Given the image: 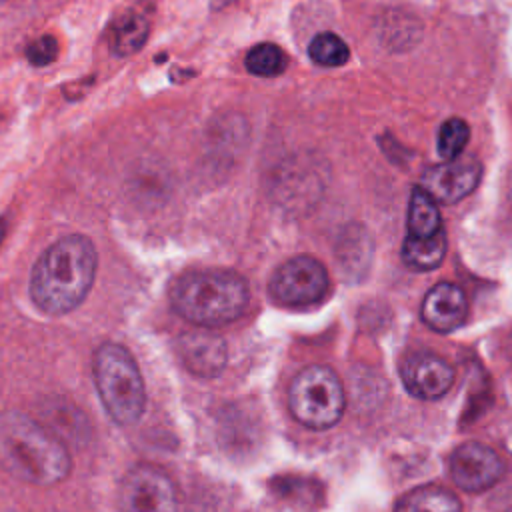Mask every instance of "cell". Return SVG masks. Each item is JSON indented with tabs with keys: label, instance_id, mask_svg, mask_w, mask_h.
I'll return each mask as SVG.
<instances>
[{
	"label": "cell",
	"instance_id": "obj_1",
	"mask_svg": "<svg viewBox=\"0 0 512 512\" xmlns=\"http://www.w3.org/2000/svg\"><path fill=\"white\" fill-rule=\"evenodd\" d=\"M98 268L94 244L68 234L48 246L30 274V298L46 314H68L88 296Z\"/></svg>",
	"mask_w": 512,
	"mask_h": 512
},
{
	"label": "cell",
	"instance_id": "obj_2",
	"mask_svg": "<svg viewBox=\"0 0 512 512\" xmlns=\"http://www.w3.org/2000/svg\"><path fill=\"white\" fill-rule=\"evenodd\" d=\"M0 464L14 478L36 486H54L72 468L60 438L16 410L0 414Z\"/></svg>",
	"mask_w": 512,
	"mask_h": 512
},
{
	"label": "cell",
	"instance_id": "obj_3",
	"mask_svg": "<svg viewBox=\"0 0 512 512\" xmlns=\"http://www.w3.org/2000/svg\"><path fill=\"white\" fill-rule=\"evenodd\" d=\"M248 298L246 280L232 270L220 268L186 272L172 286L174 310L190 324L202 328L236 320L244 312Z\"/></svg>",
	"mask_w": 512,
	"mask_h": 512
},
{
	"label": "cell",
	"instance_id": "obj_4",
	"mask_svg": "<svg viewBox=\"0 0 512 512\" xmlns=\"http://www.w3.org/2000/svg\"><path fill=\"white\" fill-rule=\"evenodd\" d=\"M94 384L108 416L122 426L136 424L146 406V390L134 356L116 342L94 352Z\"/></svg>",
	"mask_w": 512,
	"mask_h": 512
},
{
	"label": "cell",
	"instance_id": "obj_5",
	"mask_svg": "<svg viewBox=\"0 0 512 512\" xmlns=\"http://www.w3.org/2000/svg\"><path fill=\"white\" fill-rule=\"evenodd\" d=\"M288 404L294 418L314 430L334 426L344 412V390L326 366H308L290 384Z\"/></svg>",
	"mask_w": 512,
	"mask_h": 512
},
{
	"label": "cell",
	"instance_id": "obj_6",
	"mask_svg": "<svg viewBox=\"0 0 512 512\" xmlns=\"http://www.w3.org/2000/svg\"><path fill=\"white\" fill-rule=\"evenodd\" d=\"M122 512H178L172 478L154 464L132 466L120 484Z\"/></svg>",
	"mask_w": 512,
	"mask_h": 512
},
{
	"label": "cell",
	"instance_id": "obj_7",
	"mask_svg": "<svg viewBox=\"0 0 512 512\" xmlns=\"http://www.w3.org/2000/svg\"><path fill=\"white\" fill-rule=\"evenodd\" d=\"M328 290V272L312 256H296L284 262L270 280V294L284 306H308Z\"/></svg>",
	"mask_w": 512,
	"mask_h": 512
},
{
	"label": "cell",
	"instance_id": "obj_8",
	"mask_svg": "<svg viewBox=\"0 0 512 512\" xmlns=\"http://www.w3.org/2000/svg\"><path fill=\"white\" fill-rule=\"evenodd\" d=\"M480 176L482 166L476 158L456 156L426 168L420 178V188L436 202L452 204L468 196L478 186Z\"/></svg>",
	"mask_w": 512,
	"mask_h": 512
},
{
	"label": "cell",
	"instance_id": "obj_9",
	"mask_svg": "<svg viewBox=\"0 0 512 512\" xmlns=\"http://www.w3.org/2000/svg\"><path fill=\"white\" fill-rule=\"evenodd\" d=\"M504 472L500 456L480 444H460L450 456V476L454 484L466 492H482L496 484Z\"/></svg>",
	"mask_w": 512,
	"mask_h": 512
},
{
	"label": "cell",
	"instance_id": "obj_10",
	"mask_svg": "<svg viewBox=\"0 0 512 512\" xmlns=\"http://www.w3.org/2000/svg\"><path fill=\"white\" fill-rule=\"evenodd\" d=\"M400 378L412 396L422 400H436L444 396L454 384V370L436 354L412 352L400 362Z\"/></svg>",
	"mask_w": 512,
	"mask_h": 512
},
{
	"label": "cell",
	"instance_id": "obj_11",
	"mask_svg": "<svg viewBox=\"0 0 512 512\" xmlns=\"http://www.w3.org/2000/svg\"><path fill=\"white\" fill-rule=\"evenodd\" d=\"M176 352L184 368L202 378L220 374L228 358L224 340L208 330H192L182 334L176 342Z\"/></svg>",
	"mask_w": 512,
	"mask_h": 512
},
{
	"label": "cell",
	"instance_id": "obj_12",
	"mask_svg": "<svg viewBox=\"0 0 512 512\" xmlns=\"http://www.w3.org/2000/svg\"><path fill=\"white\" fill-rule=\"evenodd\" d=\"M468 314V300L460 286L440 282L428 290L422 302V320L438 332L458 328Z\"/></svg>",
	"mask_w": 512,
	"mask_h": 512
},
{
	"label": "cell",
	"instance_id": "obj_13",
	"mask_svg": "<svg viewBox=\"0 0 512 512\" xmlns=\"http://www.w3.org/2000/svg\"><path fill=\"white\" fill-rule=\"evenodd\" d=\"M446 254V234L440 230L434 236H408L402 242V260L414 270H434L444 260Z\"/></svg>",
	"mask_w": 512,
	"mask_h": 512
},
{
	"label": "cell",
	"instance_id": "obj_14",
	"mask_svg": "<svg viewBox=\"0 0 512 512\" xmlns=\"http://www.w3.org/2000/svg\"><path fill=\"white\" fill-rule=\"evenodd\" d=\"M396 512H462V508L452 492L428 484L404 494L396 504Z\"/></svg>",
	"mask_w": 512,
	"mask_h": 512
},
{
	"label": "cell",
	"instance_id": "obj_15",
	"mask_svg": "<svg viewBox=\"0 0 512 512\" xmlns=\"http://www.w3.org/2000/svg\"><path fill=\"white\" fill-rule=\"evenodd\" d=\"M406 226H408V236H416V238L434 236L442 230L438 202L420 186H416L410 194Z\"/></svg>",
	"mask_w": 512,
	"mask_h": 512
},
{
	"label": "cell",
	"instance_id": "obj_16",
	"mask_svg": "<svg viewBox=\"0 0 512 512\" xmlns=\"http://www.w3.org/2000/svg\"><path fill=\"white\" fill-rule=\"evenodd\" d=\"M148 38V18L140 12L124 14L110 30V50L118 56L134 54Z\"/></svg>",
	"mask_w": 512,
	"mask_h": 512
},
{
	"label": "cell",
	"instance_id": "obj_17",
	"mask_svg": "<svg viewBox=\"0 0 512 512\" xmlns=\"http://www.w3.org/2000/svg\"><path fill=\"white\" fill-rule=\"evenodd\" d=\"M246 70L254 76L262 78H274L284 72L286 68V54L272 42H262L250 48V52L244 58Z\"/></svg>",
	"mask_w": 512,
	"mask_h": 512
},
{
	"label": "cell",
	"instance_id": "obj_18",
	"mask_svg": "<svg viewBox=\"0 0 512 512\" xmlns=\"http://www.w3.org/2000/svg\"><path fill=\"white\" fill-rule=\"evenodd\" d=\"M308 56L320 66H342L348 62L350 52L340 36L332 32H320L312 38L308 46Z\"/></svg>",
	"mask_w": 512,
	"mask_h": 512
},
{
	"label": "cell",
	"instance_id": "obj_19",
	"mask_svg": "<svg viewBox=\"0 0 512 512\" xmlns=\"http://www.w3.org/2000/svg\"><path fill=\"white\" fill-rule=\"evenodd\" d=\"M470 138V128L462 118H450L438 128L436 150L442 160H452L462 154Z\"/></svg>",
	"mask_w": 512,
	"mask_h": 512
},
{
	"label": "cell",
	"instance_id": "obj_20",
	"mask_svg": "<svg viewBox=\"0 0 512 512\" xmlns=\"http://www.w3.org/2000/svg\"><path fill=\"white\" fill-rule=\"evenodd\" d=\"M56 56H58V42L54 36H48V34L34 40L26 50V58L34 66H48L56 60Z\"/></svg>",
	"mask_w": 512,
	"mask_h": 512
},
{
	"label": "cell",
	"instance_id": "obj_21",
	"mask_svg": "<svg viewBox=\"0 0 512 512\" xmlns=\"http://www.w3.org/2000/svg\"><path fill=\"white\" fill-rule=\"evenodd\" d=\"M4 236H6V222L0 218V244H2Z\"/></svg>",
	"mask_w": 512,
	"mask_h": 512
},
{
	"label": "cell",
	"instance_id": "obj_22",
	"mask_svg": "<svg viewBox=\"0 0 512 512\" xmlns=\"http://www.w3.org/2000/svg\"><path fill=\"white\" fill-rule=\"evenodd\" d=\"M508 196H510V202H512V172H510V178H508Z\"/></svg>",
	"mask_w": 512,
	"mask_h": 512
},
{
	"label": "cell",
	"instance_id": "obj_23",
	"mask_svg": "<svg viewBox=\"0 0 512 512\" xmlns=\"http://www.w3.org/2000/svg\"><path fill=\"white\" fill-rule=\"evenodd\" d=\"M0 2H2V0H0Z\"/></svg>",
	"mask_w": 512,
	"mask_h": 512
}]
</instances>
